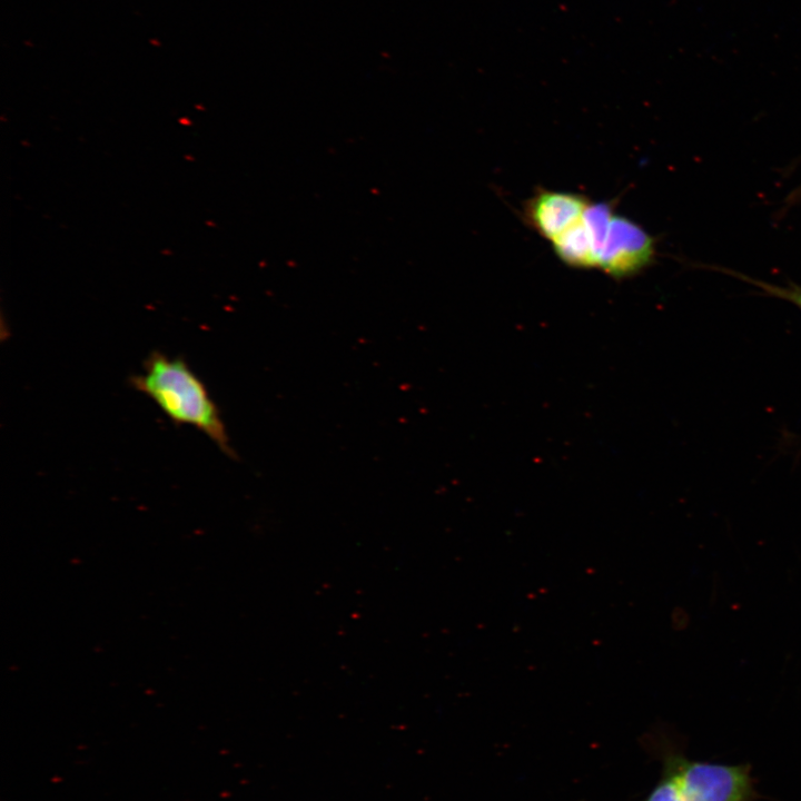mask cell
Here are the masks:
<instances>
[{
    "instance_id": "obj_6",
    "label": "cell",
    "mask_w": 801,
    "mask_h": 801,
    "mask_svg": "<svg viewBox=\"0 0 801 801\" xmlns=\"http://www.w3.org/2000/svg\"><path fill=\"white\" fill-rule=\"evenodd\" d=\"M614 214L615 212L613 209V205L611 202L599 201L590 202L583 215V221L593 241L596 258L597 253L604 243L611 219Z\"/></svg>"
},
{
    "instance_id": "obj_1",
    "label": "cell",
    "mask_w": 801,
    "mask_h": 801,
    "mask_svg": "<svg viewBox=\"0 0 801 801\" xmlns=\"http://www.w3.org/2000/svg\"><path fill=\"white\" fill-rule=\"evenodd\" d=\"M177 425H190L208 436L227 456L235 458L225 423L206 385L181 357L154 350L142 372L130 378Z\"/></svg>"
},
{
    "instance_id": "obj_5",
    "label": "cell",
    "mask_w": 801,
    "mask_h": 801,
    "mask_svg": "<svg viewBox=\"0 0 801 801\" xmlns=\"http://www.w3.org/2000/svg\"><path fill=\"white\" fill-rule=\"evenodd\" d=\"M551 243L555 255L565 265L578 269L597 268L593 241L583 219Z\"/></svg>"
},
{
    "instance_id": "obj_2",
    "label": "cell",
    "mask_w": 801,
    "mask_h": 801,
    "mask_svg": "<svg viewBox=\"0 0 801 801\" xmlns=\"http://www.w3.org/2000/svg\"><path fill=\"white\" fill-rule=\"evenodd\" d=\"M661 764L676 781L683 801H758L751 765L690 760L674 743L659 740L652 745Z\"/></svg>"
},
{
    "instance_id": "obj_4",
    "label": "cell",
    "mask_w": 801,
    "mask_h": 801,
    "mask_svg": "<svg viewBox=\"0 0 801 801\" xmlns=\"http://www.w3.org/2000/svg\"><path fill=\"white\" fill-rule=\"evenodd\" d=\"M590 202L581 194L541 189L524 206L525 221L552 241L583 219Z\"/></svg>"
},
{
    "instance_id": "obj_7",
    "label": "cell",
    "mask_w": 801,
    "mask_h": 801,
    "mask_svg": "<svg viewBox=\"0 0 801 801\" xmlns=\"http://www.w3.org/2000/svg\"><path fill=\"white\" fill-rule=\"evenodd\" d=\"M724 271L733 277H736L752 286L758 287L764 295L779 298L789 301L797 306L801 310V287L795 284H789L787 286H780L777 284L754 279L750 276L736 273L733 270H725L720 268V271Z\"/></svg>"
},
{
    "instance_id": "obj_3",
    "label": "cell",
    "mask_w": 801,
    "mask_h": 801,
    "mask_svg": "<svg viewBox=\"0 0 801 801\" xmlns=\"http://www.w3.org/2000/svg\"><path fill=\"white\" fill-rule=\"evenodd\" d=\"M656 256L654 238L639 224L614 214L597 253V268L616 279L640 274Z\"/></svg>"
},
{
    "instance_id": "obj_8",
    "label": "cell",
    "mask_w": 801,
    "mask_h": 801,
    "mask_svg": "<svg viewBox=\"0 0 801 801\" xmlns=\"http://www.w3.org/2000/svg\"><path fill=\"white\" fill-rule=\"evenodd\" d=\"M642 801H683L672 771L662 765L661 778Z\"/></svg>"
}]
</instances>
